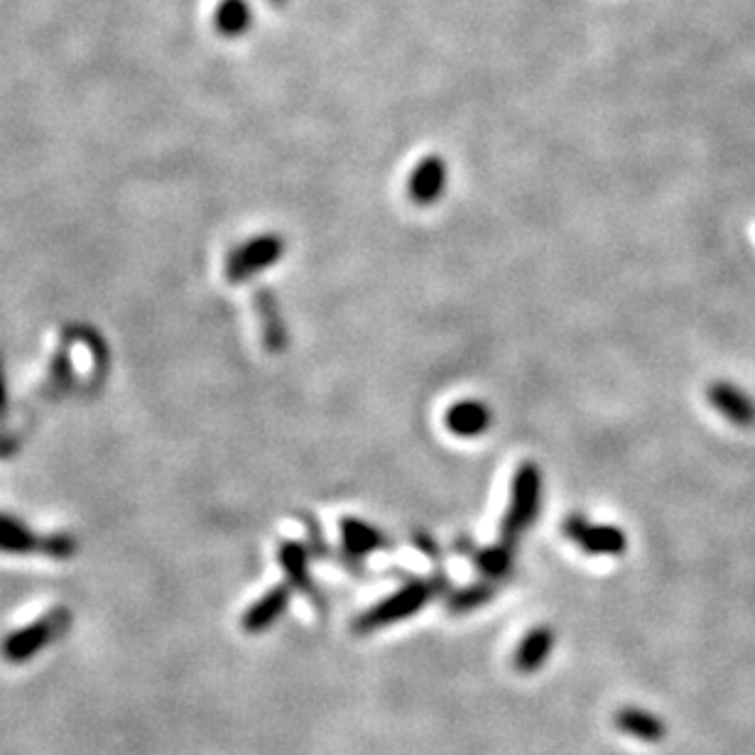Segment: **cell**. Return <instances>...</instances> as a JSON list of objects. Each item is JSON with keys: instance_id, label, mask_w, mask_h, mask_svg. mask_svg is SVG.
<instances>
[{"instance_id": "1", "label": "cell", "mask_w": 755, "mask_h": 755, "mask_svg": "<svg viewBox=\"0 0 755 755\" xmlns=\"http://www.w3.org/2000/svg\"><path fill=\"white\" fill-rule=\"evenodd\" d=\"M395 576H400L403 586L393 596H387L381 603L371 606L369 611H363L361 615H356V621L351 623V631L356 635H371L378 628H385V625H393L397 621L412 619L417 611H422L427 603L432 599H446L452 594V582L442 570H436L432 576L410 574V572H397L393 570Z\"/></svg>"}, {"instance_id": "2", "label": "cell", "mask_w": 755, "mask_h": 755, "mask_svg": "<svg viewBox=\"0 0 755 755\" xmlns=\"http://www.w3.org/2000/svg\"><path fill=\"white\" fill-rule=\"evenodd\" d=\"M542 503V471L538 464L523 462L513 476L511 503L501 523V542L518 548L525 530L538 520Z\"/></svg>"}, {"instance_id": "3", "label": "cell", "mask_w": 755, "mask_h": 755, "mask_svg": "<svg viewBox=\"0 0 755 755\" xmlns=\"http://www.w3.org/2000/svg\"><path fill=\"white\" fill-rule=\"evenodd\" d=\"M72 628V611L64 609V606H57L45 615H39L37 621L29 625H23L8 635V638L0 643V658L10 664H23L27 660H33L39 650L55 645L59 638Z\"/></svg>"}, {"instance_id": "4", "label": "cell", "mask_w": 755, "mask_h": 755, "mask_svg": "<svg viewBox=\"0 0 755 755\" xmlns=\"http://www.w3.org/2000/svg\"><path fill=\"white\" fill-rule=\"evenodd\" d=\"M285 255V238L277 233H261L236 245L226 257V280L231 285L248 283L257 273L273 267Z\"/></svg>"}, {"instance_id": "5", "label": "cell", "mask_w": 755, "mask_h": 755, "mask_svg": "<svg viewBox=\"0 0 755 755\" xmlns=\"http://www.w3.org/2000/svg\"><path fill=\"white\" fill-rule=\"evenodd\" d=\"M562 530L566 538L586 554H594V558H621L628 548V540H625V532L615 525H591L584 518L582 513H572L570 518L564 520Z\"/></svg>"}, {"instance_id": "6", "label": "cell", "mask_w": 755, "mask_h": 755, "mask_svg": "<svg viewBox=\"0 0 755 755\" xmlns=\"http://www.w3.org/2000/svg\"><path fill=\"white\" fill-rule=\"evenodd\" d=\"M310 550H307V544L295 542V540H283L277 544V562L287 574V584L292 586V589L302 591L307 596V601H310L320 615L326 613V599L320 586L312 579L310 572Z\"/></svg>"}, {"instance_id": "7", "label": "cell", "mask_w": 755, "mask_h": 755, "mask_svg": "<svg viewBox=\"0 0 755 755\" xmlns=\"http://www.w3.org/2000/svg\"><path fill=\"white\" fill-rule=\"evenodd\" d=\"M454 552L462 554V558L471 560L476 570L481 572L483 579L489 582H508L515 572V548L513 544L499 542L493 548H476V542L466 535H459L454 540Z\"/></svg>"}, {"instance_id": "8", "label": "cell", "mask_w": 755, "mask_h": 755, "mask_svg": "<svg viewBox=\"0 0 755 755\" xmlns=\"http://www.w3.org/2000/svg\"><path fill=\"white\" fill-rule=\"evenodd\" d=\"M253 310L257 316V324H261L265 349L271 353H283L287 349V344H290V332H287L280 302H277L275 292L267 290V287H257L253 292Z\"/></svg>"}, {"instance_id": "9", "label": "cell", "mask_w": 755, "mask_h": 755, "mask_svg": "<svg viewBox=\"0 0 755 755\" xmlns=\"http://www.w3.org/2000/svg\"><path fill=\"white\" fill-rule=\"evenodd\" d=\"M292 599V586L290 584H277L271 591L263 594L251 609L243 613L241 628L251 635H257L271 628L277 621L283 619V613L287 611Z\"/></svg>"}, {"instance_id": "10", "label": "cell", "mask_w": 755, "mask_h": 755, "mask_svg": "<svg viewBox=\"0 0 755 755\" xmlns=\"http://www.w3.org/2000/svg\"><path fill=\"white\" fill-rule=\"evenodd\" d=\"M0 552L3 554H43L49 552V535L27 528L15 515L0 513Z\"/></svg>"}, {"instance_id": "11", "label": "cell", "mask_w": 755, "mask_h": 755, "mask_svg": "<svg viewBox=\"0 0 755 755\" xmlns=\"http://www.w3.org/2000/svg\"><path fill=\"white\" fill-rule=\"evenodd\" d=\"M554 640L558 638H554V631L550 625H535V628L525 633V638L513 652V670L518 674L538 672L550 660Z\"/></svg>"}, {"instance_id": "12", "label": "cell", "mask_w": 755, "mask_h": 755, "mask_svg": "<svg viewBox=\"0 0 755 755\" xmlns=\"http://www.w3.org/2000/svg\"><path fill=\"white\" fill-rule=\"evenodd\" d=\"M74 344H76L74 329L72 326H67L64 334H62V341H59V349L55 353V359H52V363H49L47 381L43 387V395L49 397V400H59V397H64L76 383L74 361H72V346Z\"/></svg>"}, {"instance_id": "13", "label": "cell", "mask_w": 755, "mask_h": 755, "mask_svg": "<svg viewBox=\"0 0 755 755\" xmlns=\"http://www.w3.org/2000/svg\"><path fill=\"white\" fill-rule=\"evenodd\" d=\"M491 422V407L481 400H462L454 403L450 410H446V427H450L452 434L464 436V440L481 436L489 430Z\"/></svg>"}, {"instance_id": "14", "label": "cell", "mask_w": 755, "mask_h": 755, "mask_svg": "<svg viewBox=\"0 0 755 755\" xmlns=\"http://www.w3.org/2000/svg\"><path fill=\"white\" fill-rule=\"evenodd\" d=\"M339 530H341V550L353 554V558H359V560H363L365 554H371V552L391 548V540H387V535L365 520L344 518L339 525Z\"/></svg>"}, {"instance_id": "15", "label": "cell", "mask_w": 755, "mask_h": 755, "mask_svg": "<svg viewBox=\"0 0 755 755\" xmlns=\"http://www.w3.org/2000/svg\"><path fill=\"white\" fill-rule=\"evenodd\" d=\"M613 723L623 736L643 741V743H660L664 736H668V729H664L662 719L638 707L619 709L613 717Z\"/></svg>"}, {"instance_id": "16", "label": "cell", "mask_w": 755, "mask_h": 755, "mask_svg": "<svg viewBox=\"0 0 755 755\" xmlns=\"http://www.w3.org/2000/svg\"><path fill=\"white\" fill-rule=\"evenodd\" d=\"M446 187V170L442 160L427 157L410 177V199L417 206H430L444 194Z\"/></svg>"}, {"instance_id": "17", "label": "cell", "mask_w": 755, "mask_h": 755, "mask_svg": "<svg viewBox=\"0 0 755 755\" xmlns=\"http://www.w3.org/2000/svg\"><path fill=\"white\" fill-rule=\"evenodd\" d=\"M709 403L727 417L729 422L739 427H748L755 422V405L746 393L729 383H717L709 387Z\"/></svg>"}, {"instance_id": "18", "label": "cell", "mask_w": 755, "mask_h": 755, "mask_svg": "<svg viewBox=\"0 0 755 755\" xmlns=\"http://www.w3.org/2000/svg\"><path fill=\"white\" fill-rule=\"evenodd\" d=\"M495 594H499V584L483 579L462 586V589H452V594L444 599V606L452 615H466L481 609L486 603H491L495 599Z\"/></svg>"}, {"instance_id": "19", "label": "cell", "mask_w": 755, "mask_h": 755, "mask_svg": "<svg viewBox=\"0 0 755 755\" xmlns=\"http://www.w3.org/2000/svg\"><path fill=\"white\" fill-rule=\"evenodd\" d=\"M297 518H300V523L304 525V530H307V550H310L312 558L316 560H334V550H332V544L326 542L324 538V530H322V525L314 520V515L312 513H297Z\"/></svg>"}, {"instance_id": "20", "label": "cell", "mask_w": 755, "mask_h": 755, "mask_svg": "<svg viewBox=\"0 0 755 755\" xmlns=\"http://www.w3.org/2000/svg\"><path fill=\"white\" fill-rule=\"evenodd\" d=\"M412 544L424 554L427 560H432V562H436V564L442 562V548H440V542H436L427 530H412Z\"/></svg>"}, {"instance_id": "21", "label": "cell", "mask_w": 755, "mask_h": 755, "mask_svg": "<svg viewBox=\"0 0 755 755\" xmlns=\"http://www.w3.org/2000/svg\"><path fill=\"white\" fill-rule=\"evenodd\" d=\"M20 450L17 436L13 434H0V459H10V456H15Z\"/></svg>"}, {"instance_id": "22", "label": "cell", "mask_w": 755, "mask_h": 755, "mask_svg": "<svg viewBox=\"0 0 755 755\" xmlns=\"http://www.w3.org/2000/svg\"><path fill=\"white\" fill-rule=\"evenodd\" d=\"M10 407V397H8V383H5V371H3V361H0V420L8 415Z\"/></svg>"}]
</instances>
